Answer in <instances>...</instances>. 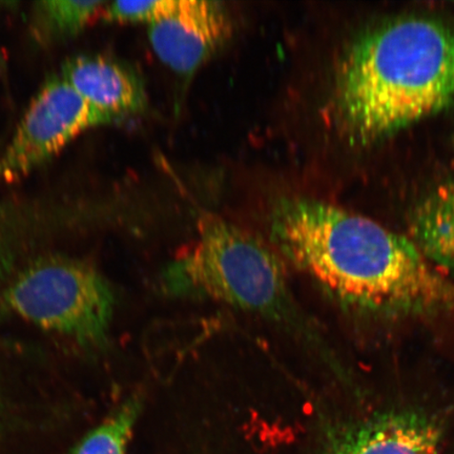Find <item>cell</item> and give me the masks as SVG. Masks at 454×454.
Masks as SVG:
<instances>
[{"mask_svg": "<svg viewBox=\"0 0 454 454\" xmlns=\"http://www.w3.org/2000/svg\"><path fill=\"white\" fill-rule=\"evenodd\" d=\"M176 0H151V2L107 3L104 10L107 21L118 24L154 25L173 10Z\"/></svg>", "mask_w": 454, "mask_h": 454, "instance_id": "obj_12", "label": "cell"}, {"mask_svg": "<svg viewBox=\"0 0 454 454\" xmlns=\"http://www.w3.org/2000/svg\"><path fill=\"white\" fill-rule=\"evenodd\" d=\"M4 302L31 325L84 345L104 342L115 309L109 281L92 265L64 257L27 266L5 289Z\"/></svg>", "mask_w": 454, "mask_h": 454, "instance_id": "obj_4", "label": "cell"}, {"mask_svg": "<svg viewBox=\"0 0 454 454\" xmlns=\"http://www.w3.org/2000/svg\"><path fill=\"white\" fill-rule=\"evenodd\" d=\"M89 104L118 121L145 109L140 78L126 66L99 55H79L66 61L61 75Z\"/></svg>", "mask_w": 454, "mask_h": 454, "instance_id": "obj_8", "label": "cell"}, {"mask_svg": "<svg viewBox=\"0 0 454 454\" xmlns=\"http://www.w3.org/2000/svg\"><path fill=\"white\" fill-rule=\"evenodd\" d=\"M7 262L8 261H5L3 248L0 247V279H2L4 276V270H7Z\"/></svg>", "mask_w": 454, "mask_h": 454, "instance_id": "obj_13", "label": "cell"}, {"mask_svg": "<svg viewBox=\"0 0 454 454\" xmlns=\"http://www.w3.org/2000/svg\"><path fill=\"white\" fill-rule=\"evenodd\" d=\"M161 284L170 296L217 301L270 317L288 305L276 249L213 215L201 218L194 246L168 264Z\"/></svg>", "mask_w": 454, "mask_h": 454, "instance_id": "obj_3", "label": "cell"}, {"mask_svg": "<svg viewBox=\"0 0 454 454\" xmlns=\"http://www.w3.org/2000/svg\"><path fill=\"white\" fill-rule=\"evenodd\" d=\"M141 408L139 396L129 397L98 427L90 430L70 454H127Z\"/></svg>", "mask_w": 454, "mask_h": 454, "instance_id": "obj_11", "label": "cell"}, {"mask_svg": "<svg viewBox=\"0 0 454 454\" xmlns=\"http://www.w3.org/2000/svg\"><path fill=\"white\" fill-rule=\"evenodd\" d=\"M114 122L113 118L85 101L64 78H50L28 105L0 157V183H20L85 130Z\"/></svg>", "mask_w": 454, "mask_h": 454, "instance_id": "obj_5", "label": "cell"}, {"mask_svg": "<svg viewBox=\"0 0 454 454\" xmlns=\"http://www.w3.org/2000/svg\"><path fill=\"white\" fill-rule=\"evenodd\" d=\"M337 100L356 138L376 140L454 106V28L405 16L369 28L340 62Z\"/></svg>", "mask_w": 454, "mask_h": 454, "instance_id": "obj_2", "label": "cell"}, {"mask_svg": "<svg viewBox=\"0 0 454 454\" xmlns=\"http://www.w3.org/2000/svg\"><path fill=\"white\" fill-rule=\"evenodd\" d=\"M107 3L94 0H48L35 4V25L48 39L78 35L95 17L104 13Z\"/></svg>", "mask_w": 454, "mask_h": 454, "instance_id": "obj_10", "label": "cell"}, {"mask_svg": "<svg viewBox=\"0 0 454 454\" xmlns=\"http://www.w3.org/2000/svg\"><path fill=\"white\" fill-rule=\"evenodd\" d=\"M231 34L229 12L212 0H176L173 10L149 28L159 59L183 75L198 70Z\"/></svg>", "mask_w": 454, "mask_h": 454, "instance_id": "obj_6", "label": "cell"}, {"mask_svg": "<svg viewBox=\"0 0 454 454\" xmlns=\"http://www.w3.org/2000/svg\"><path fill=\"white\" fill-rule=\"evenodd\" d=\"M280 257L346 308L385 317L454 316V280L411 237L316 199L286 198L270 217Z\"/></svg>", "mask_w": 454, "mask_h": 454, "instance_id": "obj_1", "label": "cell"}, {"mask_svg": "<svg viewBox=\"0 0 454 454\" xmlns=\"http://www.w3.org/2000/svg\"><path fill=\"white\" fill-rule=\"evenodd\" d=\"M410 231L431 261L454 272V178L435 186L414 207Z\"/></svg>", "mask_w": 454, "mask_h": 454, "instance_id": "obj_9", "label": "cell"}, {"mask_svg": "<svg viewBox=\"0 0 454 454\" xmlns=\"http://www.w3.org/2000/svg\"><path fill=\"white\" fill-rule=\"evenodd\" d=\"M441 438L428 414L387 412L343 430L325 454H438Z\"/></svg>", "mask_w": 454, "mask_h": 454, "instance_id": "obj_7", "label": "cell"}]
</instances>
